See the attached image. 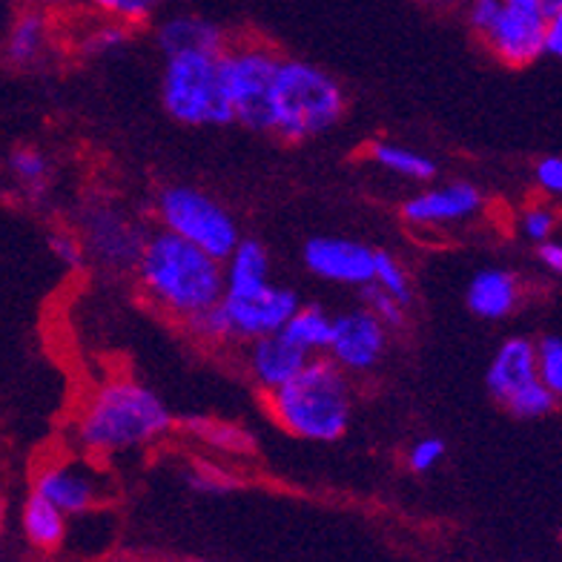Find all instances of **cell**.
<instances>
[{
  "mask_svg": "<svg viewBox=\"0 0 562 562\" xmlns=\"http://www.w3.org/2000/svg\"><path fill=\"white\" fill-rule=\"evenodd\" d=\"M540 7H542V12H557V9H562V0H540Z\"/></svg>",
  "mask_w": 562,
  "mask_h": 562,
  "instance_id": "7bdbcfd3",
  "label": "cell"
},
{
  "mask_svg": "<svg viewBox=\"0 0 562 562\" xmlns=\"http://www.w3.org/2000/svg\"><path fill=\"white\" fill-rule=\"evenodd\" d=\"M522 302V281L517 273L503 270V267H485L474 279L468 281L465 304L474 316L485 322H499L508 318Z\"/></svg>",
  "mask_w": 562,
  "mask_h": 562,
  "instance_id": "d6986e66",
  "label": "cell"
},
{
  "mask_svg": "<svg viewBox=\"0 0 562 562\" xmlns=\"http://www.w3.org/2000/svg\"><path fill=\"white\" fill-rule=\"evenodd\" d=\"M419 7L430 9V12H462L465 0H414Z\"/></svg>",
  "mask_w": 562,
  "mask_h": 562,
  "instance_id": "ab89813d",
  "label": "cell"
},
{
  "mask_svg": "<svg viewBox=\"0 0 562 562\" xmlns=\"http://www.w3.org/2000/svg\"><path fill=\"white\" fill-rule=\"evenodd\" d=\"M330 330H334V316L322 304H299L281 334L288 336L299 350L311 356H325L330 345Z\"/></svg>",
  "mask_w": 562,
  "mask_h": 562,
  "instance_id": "cb8c5ba5",
  "label": "cell"
},
{
  "mask_svg": "<svg viewBox=\"0 0 562 562\" xmlns=\"http://www.w3.org/2000/svg\"><path fill=\"white\" fill-rule=\"evenodd\" d=\"M15 3L37 9V12L55 18V21H67V18L81 12V0H15Z\"/></svg>",
  "mask_w": 562,
  "mask_h": 562,
  "instance_id": "8d00e7d4",
  "label": "cell"
},
{
  "mask_svg": "<svg viewBox=\"0 0 562 562\" xmlns=\"http://www.w3.org/2000/svg\"><path fill=\"white\" fill-rule=\"evenodd\" d=\"M241 348H245L241 350V370H245V376L250 379L252 387L261 396L279 391L281 385H288L290 379L296 376L299 370L307 364V359H311V356L299 350L281 330L279 334L247 341Z\"/></svg>",
  "mask_w": 562,
  "mask_h": 562,
  "instance_id": "2e32d148",
  "label": "cell"
},
{
  "mask_svg": "<svg viewBox=\"0 0 562 562\" xmlns=\"http://www.w3.org/2000/svg\"><path fill=\"white\" fill-rule=\"evenodd\" d=\"M176 419L153 387L138 379H106L89 393L72 419L78 453L98 462L147 451L172 430Z\"/></svg>",
  "mask_w": 562,
  "mask_h": 562,
  "instance_id": "6da1fadb",
  "label": "cell"
},
{
  "mask_svg": "<svg viewBox=\"0 0 562 562\" xmlns=\"http://www.w3.org/2000/svg\"><path fill=\"white\" fill-rule=\"evenodd\" d=\"M510 7H526V9H542L540 0H505Z\"/></svg>",
  "mask_w": 562,
  "mask_h": 562,
  "instance_id": "b9f144b4",
  "label": "cell"
},
{
  "mask_svg": "<svg viewBox=\"0 0 562 562\" xmlns=\"http://www.w3.org/2000/svg\"><path fill=\"white\" fill-rule=\"evenodd\" d=\"M21 533L30 548L41 554H55L64 548L69 537V517L60 508H55L49 499L30 491V496L21 505Z\"/></svg>",
  "mask_w": 562,
  "mask_h": 562,
  "instance_id": "44dd1931",
  "label": "cell"
},
{
  "mask_svg": "<svg viewBox=\"0 0 562 562\" xmlns=\"http://www.w3.org/2000/svg\"><path fill=\"white\" fill-rule=\"evenodd\" d=\"M153 37H156L158 53L164 58L178 53L222 55L229 41V32L218 21L199 15V12H172L156 23Z\"/></svg>",
  "mask_w": 562,
  "mask_h": 562,
  "instance_id": "e0dca14e",
  "label": "cell"
},
{
  "mask_svg": "<svg viewBox=\"0 0 562 562\" xmlns=\"http://www.w3.org/2000/svg\"><path fill=\"white\" fill-rule=\"evenodd\" d=\"M299 304L302 302L293 290L273 284V281L245 290V293H224L222 307L229 322L233 345H247L261 336L279 334Z\"/></svg>",
  "mask_w": 562,
  "mask_h": 562,
  "instance_id": "4fadbf2b",
  "label": "cell"
},
{
  "mask_svg": "<svg viewBox=\"0 0 562 562\" xmlns=\"http://www.w3.org/2000/svg\"><path fill=\"white\" fill-rule=\"evenodd\" d=\"M560 227V215L551 204H528L519 215V233L533 241V245H542V241H551Z\"/></svg>",
  "mask_w": 562,
  "mask_h": 562,
  "instance_id": "1f68e13d",
  "label": "cell"
},
{
  "mask_svg": "<svg viewBox=\"0 0 562 562\" xmlns=\"http://www.w3.org/2000/svg\"><path fill=\"white\" fill-rule=\"evenodd\" d=\"M537 379H540V373H537V341L526 339V336H510L496 348L488 373H485V385H488L491 396L499 405H505L514 393L528 387Z\"/></svg>",
  "mask_w": 562,
  "mask_h": 562,
  "instance_id": "ac0fdd59",
  "label": "cell"
},
{
  "mask_svg": "<svg viewBox=\"0 0 562 562\" xmlns=\"http://www.w3.org/2000/svg\"><path fill=\"white\" fill-rule=\"evenodd\" d=\"M462 15L468 30L505 67L522 69L542 58V30H546L542 9L510 7L505 0H465Z\"/></svg>",
  "mask_w": 562,
  "mask_h": 562,
  "instance_id": "ba28073f",
  "label": "cell"
},
{
  "mask_svg": "<svg viewBox=\"0 0 562 562\" xmlns=\"http://www.w3.org/2000/svg\"><path fill=\"white\" fill-rule=\"evenodd\" d=\"M7 176L23 195L41 199L53 187V158L37 147H15L7 158Z\"/></svg>",
  "mask_w": 562,
  "mask_h": 562,
  "instance_id": "d4e9b609",
  "label": "cell"
},
{
  "mask_svg": "<svg viewBox=\"0 0 562 562\" xmlns=\"http://www.w3.org/2000/svg\"><path fill=\"white\" fill-rule=\"evenodd\" d=\"M30 491L49 499L67 517H83L110 503L115 485L98 459L75 453L41 462L32 474Z\"/></svg>",
  "mask_w": 562,
  "mask_h": 562,
  "instance_id": "30bf717a",
  "label": "cell"
},
{
  "mask_svg": "<svg viewBox=\"0 0 562 562\" xmlns=\"http://www.w3.org/2000/svg\"><path fill=\"white\" fill-rule=\"evenodd\" d=\"M503 407L510 416H517V419H542V416H548L554 411L557 400L554 393L548 391L540 379H537V382H531L528 387L514 393Z\"/></svg>",
  "mask_w": 562,
  "mask_h": 562,
  "instance_id": "f1b7e54d",
  "label": "cell"
},
{
  "mask_svg": "<svg viewBox=\"0 0 562 562\" xmlns=\"http://www.w3.org/2000/svg\"><path fill=\"white\" fill-rule=\"evenodd\" d=\"M60 41V21L44 15L32 7L15 3L3 35H0V58L12 69L30 72L49 60Z\"/></svg>",
  "mask_w": 562,
  "mask_h": 562,
  "instance_id": "9a60e30c",
  "label": "cell"
},
{
  "mask_svg": "<svg viewBox=\"0 0 562 562\" xmlns=\"http://www.w3.org/2000/svg\"><path fill=\"white\" fill-rule=\"evenodd\" d=\"M161 106L181 126L233 124L227 92H224L218 55L178 53L167 55L161 67Z\"/></svg>",
  "mask_w": 562,
  "mask_h": 562,
  "instance_id": "5b68a950",
  "label": "cell"
},
{
  "mask_svg": "<svg viewBox=\"0 0 562 562\" xmlns=\"http://www.w3.org/2000/svg\"><path fill=\"white\" fill-rule=\"evenodd\" d=\"M3 522H7V517H3V508H0V533H3Z\"/></svg>",
  "mask_w": 562,
  "mask_h": 562,
  "instance_id": "f6af8a7d",
  "label": "cell"
},
{
  "mask_svg": "<svg viewBox=\"0 0 562 562\" xmlns=\"http://www.w3.org/2000/svg\"><path fill=\"white\" fill-rule=\"evenodd\" d=\"M164 3L167 0H81V9L89 15L124 23V26L138 32L161 15Z\"/></svg>",
  "mask_w": 562,
  "mask_h": 562,
  "instance_id": "484cf974",
  "label": "cell"
},
{
  "mask_svg": "<svg viewBox=\"0 0 562 562\" xmlns=\"http://www.w3.org/2000/svg\"><path fill=\"white\" fill-rule=\"evenodd\" d=\"M387 345H391V330L364 304H359L353 311L334 316L325 356L348 376H368L387 356Z\"/></svg>",
  "mask_w": 562,
  "mask_h": 562,
  "instance_id": "7c38bea8",
  "label": "cell"
},
{
  "mask_svg": "<svg viewBox=\"0 0 562 562\" xmlns=\"http://www.w3.org/2000/svg\"><path fill=\"white\" fill-rule=\"evenodd\" d=\"M67 30L69 44L83 58H110V55L124 53L126 46L133 44L135 30L124 26V23L106 21V18L89 15V12H78V15L60 21Z\"/></svg>",
  "mask_w": 562,
  "mask_h": 562,
  "instance_id": "ffe728a7",
  "label": "cell"
},
{
  "mask_svg": "<svg viewBox=\"0 0 562 562\" xmlns=\"http://www.w3.org/2000/svg\"><path fill=\"white\" fill-rule=\"evenodd\" d=\"M448 453V442L442 437H419L411 442L405 453V465L411 474L422 476V474H430V471H437L439 462L445 459Z\"/></svg>",
  "mask_w": 562,
  "mask_h": 562,
  "instance_id": "d6a6232c",
  "label": "cell"
},
{
  "mask_svg": "<svg viewBox=\"0 0 562 562\" xmlns=\"http://www.w3.org/2000/svg\"><path fill=\"white\" fill-rule=\"evenodd\" d=\"M370 284L385 290L387 296H393L396 302L405 304V307L414 304V279H411L405 261L396 252L376 250V265H373V281Z\"/></svg>",
  "mask_w": 562,
  "mask_h": 562,
  "instance_id": "4316f807",
  "label": "cell"
},
{
  "mask_svg": "<svg viewBox=\"0 0 562 562\" xmlns=\"http://www.w3.org/2000/svg\"><path fill=\"white\" fill-rule=\"evenodd\" d=\"M345 87L327 69L302 58H281L270 95V130L284 144H304L341 124Z\"/></svg>",
  "mask_w": 562,
  "mask_h": 562,
  "instance_id": "277c9868",
  "label": "cell"
},
{
  "mask_svg": "<svg viewBox=\"0 0 562 562\" xmlns=\"http://www.w3.org/2000/svg\"><path fill=\"white\" fill-rule=\"evenodd\" d=\"M537 373L540 382L554 393V400H562V336H546L537 341Z\"/></svg>",
  "mask_w": 562,
  "mask_h": 562,
  "instance_id": "f546056e",
  "label": "cell"
},
{
  "mask_svg": "<svg viewBox=\"0 0 562 562\" xmlns=\"http://www.w3.org/2000/svg\"><path fill=\"white\" fill-rule=\"evenodd\" d=\"M302 261L316 279L362 290L373 281L376 247L345 236H313L304 241Z\"/></svg>",
  "mask_w": 562,
  "mask_h": 562,
  "instance_id": "5bb4252c",
  "label": "cell"
},
{
  "mask_svg": "<svg viewBox=\"0 0 562 562\" xmlns=\"http://www.w3.org/2000/svg\"><path fill=\"white\" fill-rule=\"evenodd\" d=\"M224 267V293H245L270 281V252L259 238H238Z\"/></svg>",
  "mask_w": 562,
  "mask_h": 562,
  "instance_id": "603a6c76",
  "label": "cell"
},
{
  "mask_svg": "<svg viewBox=\"0 0 562 562\" xmlns=\"http://www.w3.org/2000/svg\"><path fill=\"white\" fill-rule=\"evenodd\" d=\"M265 411L276 428L293 439L316 445L339 442L353 425V376L327 356H313L288 385L267 393Z\"/></svg>",
  "mask_w": 562,
  "mask_h": 562,
  "instance_id": "3957f363",
  "label": "cell"
},
{
  "mask_svg": "<svg viewBox=\"0 0 562 562\" xmlns=\"http://www.w3.org/2000/svg\"><path fill=\"white\" fill-rule=\"evenodd\" d=\"M195 430H199V437L204 439V442L215 445V448H227V451H245L247 448V434L241 428H236V425H227V422H213V419H204L195 425Z\"/></svg>",
  "mask_w": 562,
  "mask_h": 562,
  "instance_id": "e575fe53",
  "label": "cell"
},
{
  "mask_svg": "<svg viewBox=\"0 0 562 562\" xmlns=\"http://www.w3.org/2000/svg\"><path fill=\"white\" fill-rule=\"evenodd\" d=\"M362 293V304L368 307L373 316L382 322V325L387 327V330H402V327L407 325V311L411 307H405L402 302H396L393 296H387L385 290L373 288V284H368V288L359 290Z\"/></svg>",
  "mask_w": 562,
  "mask_h": 562,
  "instance_id": "4dcf8cb0",
  "label": "cell"
},
{
  "mask_svg": "<svg viewBox=\"0 0 562 562\" xmlns=\"http://www.w3.org/2000/svg\"><path fill=\"white\" fill-rule=\"evenodd\" d=\"M485 210V195L471 181H445L425 184L402 201V222L414 233H445L480 218Z\"/></svg>",
  "mask_w": 562,
  "mask_h": 562,
  "instance_id": "8fae6325",
  "label": "cell"
},
{
  "mask_svg": "<svg viewBox=\"0 0 562 562\" xmlns=\"http://www.w3.org/2000/svg\"><path fill=\"white\" fill-rule=\"evenodd\" d=\"M153 218H156V227L184 238L218 261L227 259L241 238L236 215L215 195L184 181L164 184L158 190L153 199Z\"/></svg>",
  "mask_w": 562,
  "mask_h": 562,
  "instance_id": "52a82bcc",
  "label": "cell"
},
{
  "mask_svg": "<svg viewBox=\"0 0 562 562\" xmlns=\"http://www.w3.org/2000/svg\"><path fill=\"white\" fill-rule=\"evenodd\" d=\"M187 334L193 336L199 345L204 348H229L233 345V334H229V322L224 316L222 302L207 307V311L195 313L193 318H187L184 325H181Z\"/></svg>",
  "mask_w": 562,
  "mask_h": 562,
  "instance_id": "83f0119b",
  "label": "cell"
},
{
  "mask_svg": "<svg viewBox=\"0 0 562 562\" xmlns=\"http://www.w3.org/2000/svg\"><path fill=\"white\" fill-rule=\"evenodd\" d=\"M537 256H540L542 267L546 270H551L554 276H560L562 279V245L560 241H542V245H537Z\"/></svg>",
  "mask_w": 562,
  "mask_h": 562,
  "instance_id": "f35d334b",
  "label": "cell"
},
{
  "mask_svg": "<svg viewBox=\"0 0 562 562\" xmlns=\"http://www.w3.org/2000/svg\"><path fill=\"white\" fill-rule=\"evenodd\" d=\"M72 229L87 247V265L110 276L130 273L138 261L149 227L115 201L92 199L78 210Z\"/></svg>",
  "mask_w": 562,
  "mask_h": 562,
  "instance_id": "9c48e42d",
  "label": "cell"
},
{
  "mask_svg": "<svg viewBox=\"0 0 562 562\" xmlns=\"http://www.w3.org/2000/svg\"><path fill=\"white\" fill-rule=\"evenodd\" d=\"M12 9H15L12 0H0V35H3V26H7L9 15H12Z\"/></svg>",
  "mask_w": 562,
  "mask_h": 562,
  "instance_id": "60d3db41",
  "label": "cell"
},
{
  "mask_svg": "<svg viewBox=\"0 0 562 562\" xmlns=\"http://www.w3.org/2000/svg\"><path fill=\"white\" fill-rule=\"evenodd\" d=\"M133 279L140 299L176 325H184L224 296L222 261L161 227L149 229Z\"/></svg>",
  "mask_w": 562,
  "mask_h": 562,
  "instance_id": "7a4b0ae2",
  "label": "cell"
},
{
  "mask_svg": "<svg viewBox=\"0 0 562 562\" xmlns=\"http://www.w3.org/2000/svg\"><path fill=\"white\" fill-rule=\"evenodd\" d=\"M176 562H210V560H201V557H184V560H176Z\"/></svg>",
  "mask_w": 562,
  "mask_h": 562,
  "instance_id": "ee69618b",
  "label": "cell"
},
{
  "mask_svg": "<svg viewBox=\"0 0 562 562\" xmlns=\"http://www.w3.org/2000/svg\"><path fill=\"white\" fill-rule=\"evenodd\" d=\"M542 55L562 60V9L548 12L546 30H542Z\"/></svg>",
  "mask_w": 562,
  "mask_h": 562,
  "instance_id": "74e56055",
  "label": "cell"
},
{
  "mask_svg": "<svg viewBox=\"0 0 562 562\" xmlns=\"http://www.w3.org/2000/svg\"><path fill=\"white\" fill-rule=\"evenodd\" d=\"M364 156L376 170L411 181V184H430L439 172L434 158L425 156L422 149L405 147L400 140H370Z\"/></svg>",
  "mask_w": 562,
  "mask_h": 562,
  "instance_id": "7402d4cb",
  "label": "cell"
},
{
  "mask_svg": "<svg viewBox=\"0 0 562 562\" xmlns=\"http://www.w3.org/2000/svg\"><path fill=\"white\" fill-rule=\"evenodd\" d=\"M281 58L284 55L265 37L229 35L218 55V67L233 110V124L247 126L252 133L270 130V95Z\"/></svg>",
  "mask_w": 562,
  "mask_h": 562,
  "instance_id": "8992f818",
  "label": "cell"
},
{
  "mask_svg": "<svg viewBox=\"0 0 562 562\" xmlns=\"http://www.w3.org/2000/svg\"><path fill=\"white\" fill-rule=\"evenodd\" d=\"M533 181L546 195H562V158L548 156L533 167Z\"/></svg>",
  "mask_w": 562,
  "mask_h": 562,
  "instance_id": "d590c367",
  "label": "cell"
},
{
  "mask_svg": "<svg viewBox=\"0 0 562 562\" xmlns=\"http://www.w3.org/2000/svg\"><path fill=\"white\" fill-rule=\"evenodd\" d=\"M49 252H53L58 265H64L67 270H81L87 267V247H83L81 236L69 229H53L49 233Z\"/></svg>",
  "mask_w": 562,
  "mask_h": 562,
  "instance_id": "836d02e7",
  "label": "cell"
}]
</instances>
